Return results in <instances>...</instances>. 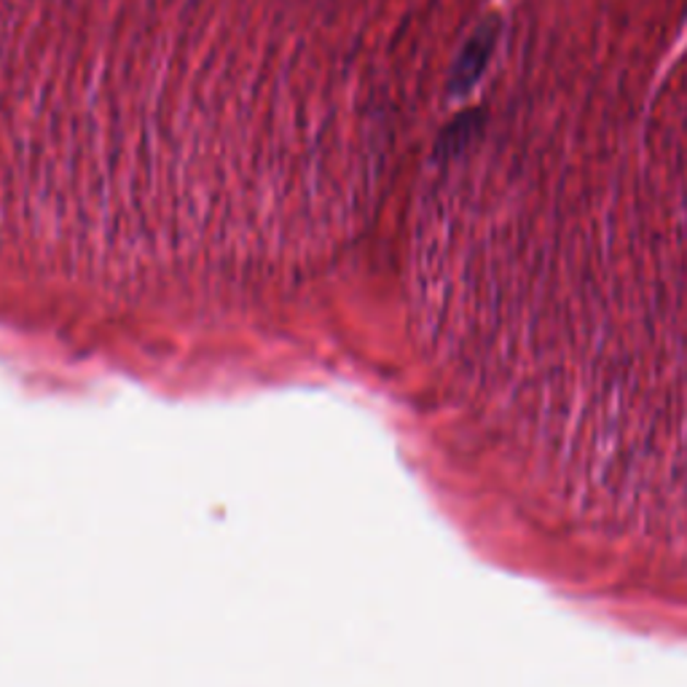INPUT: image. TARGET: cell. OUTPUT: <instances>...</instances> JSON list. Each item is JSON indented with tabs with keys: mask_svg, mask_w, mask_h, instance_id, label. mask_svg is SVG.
<instances>
[{
	"mask_svg": "<svg viewBox=\"0 0 687 687\" xmlns=\"http://www.w3.org/2000/svg\"><path fill=\"white\" fill-rule=\"evenodd\" d=\"M495 0H0V237L119 293L312 277L414 183Z\"/></svg>",
	"mask_w": 687,
	"mask_h": 687,
	"instance_id": "cell-1",
	"label": "cell"
},
{
	"mask_svg": "<svg viewBox=\"0 0 687 687\" xmlns=\"http://www.w3.org/2000/svg\"><path fill=\"white\" fill-rule=\"evenodd\" d=\"M628 156L687 180V25L650 49L550 140L561 164L594 154L604 134Z\"/></svg>",
	"mask_w": 687,
	"mask_h": 687,
	"instance_id": "cell-2",
	"label": "cell"
}]
</instances>
